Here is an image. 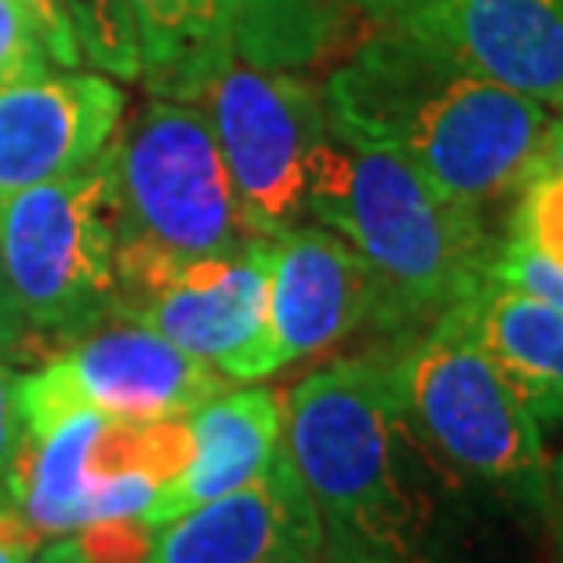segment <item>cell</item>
<instances>
[{
  "label": "cell",
  "instance_id": "cell-1",
  "mask_svg": "<svg viewBox=\"0 0 563 563\" xmlns=\"http://www.w3.org/2000/svg\"><path fill=\"white\" fill-rule=\"evenodd\" d=\"M328 131L418 172L443 197L487 208L517 194L549 106L386 30L353 47L320 88Z\"/></svg>",
  "mask_w": 563,
  "mask_h": 563
},
{
  "label": "cell",
  "instance_id": "cell-2",
  "mask_svg": "<svg viewBox=\"0 0 563 563\" xmlns=\"http://www.w3.org/2000/svg\"><path fill=\"white\" fill-rule=\"evenodd\" d=\"M284 451L323 534L415 563L443 465L404 411L397 353L345 356L298 382L284 397Z\"/></svg>",
  "mask_w": 563,
  "mask_h": 563
},
{
  "label": "cell",
  "instance_id": "cell-3",
  "mask_svg": "<svg viewBox=\"0 0 563 563\" xmlns=\"http://www.w3.org/2000/svg\"><path fill=\"white\" fill-rule=\"evenodd\" d=\"M309 219L339 233L375 284L371 320L389 331L433 323L490 284L501 241L484 211L443 197L389 153L323 139Z\"/></svg>",
  "mask_w": 563,
  "mask_h": 563
},
{
  "label": "cell",
  "instance_id": "cell-4",
  "mask_svg": "<svg viewBox=\"0 0 563 563\" xmlns=\"http://www.w3.org/2000/svg\"><path fill=\"white\" fill-rule=\"evenodd\" d=\"M397 378L418 440L443 470L498 490L517 506L549 509L542 422L481 342L470 298L397 350Z\"/></svg>",
  "mask_w": 563,
  "mask_h": 563
},
{
  "label": "cell",
  "instance_id": "cell-5",
  "mask_svg": "<svg viewBox=\"0 0 563 563\" xmlns=\"http://www.w3.org/2000/svg\"><path fill=\"white\" fill-rule=\"evenodd\" d=\"M117 269L236 255L244 230L225 161L197 102L153 95L110 142Z\"/></svg>",
  "mask_w": 563,
  "mask_h": 563
},
{
  "label": "cell",
  "instance_id": "cell-6",
  "mask_svg": "<svg viewBox=\"0 0 563 563\" xmlns=\"http://www.w3.org/2000/svg\"><path fill=\"white\" fill-rule=\"evenodd\" d=\"M11 295L33 334L80 339L110 320L117 295V194L110 146L84 172L0 200Z\"/></svg>",
  "mask_w": 563,
  "mask_h": 563
},
{
  "label": "cell",
  "instance_id": "cell-7",
  "mask_svg": "<svg viewBox=\"0 0 563 563\" xmlns=\"http://www.w3.org/2000/svg\"><path fill=\"white\" fill-rule=\"evenodd\" d=\"M230 172L251 236H284L309 219L317 153L328 139L320 91L298 69L230 58L194 99Z\"/></svg>",
  "mask_w": 563,
  "mask_h": 563
},
{
  "label": "cell",
  "instance_id": "cell-8",
  "mask_svg": "<svg viewBox=\"0 0 563 563\" xmlns=\"http://www.w3.org/2000/svg\"><path fill=\"white\" fill-rule=\"evenodd\" d=\"M222 389H230V378L211 364L142 323L117 320L110 328L99 323L44 367L19 375V411L26 437L37 440L80 411L124 422L186 418Z\"/></svg>",
  "mask_w": 563,
  "mask_h": 563
},
{
  "label": "cell",
  "instance_id": "cell-9",
  "mask_svg": "<svg viewBox=\"0 0 563 563\" xmlns=\"http://www.w3.org/2000/svg\"><path fill=\"white\" fill-rule=\"evenodd\" d=\"M266 236L236 255L117 269L113 320L157 331L230 382H255L266 334Z\"/></svg>",
  "mask_w": 563,
  "mask_h": 563
},
{
  "label": "cell",
  "instance_id": "cell-10",
  "mask_svg": "<svg viewBox=\"0 0 563 563\" xmlns=\"http://www.w3.org/2000/svg\"><path fill=\"white\" fill-rule=\"evenodd\" d=\"M375 30L397 33L490 80L563 110L560 0H350Z\"/></svg>",
  "mask_w": 563,
  "mask_h": 563
},
{
  "label": "cell",
  "instance_id": "cell-11",
  "mask_svg": "<svg viewBox=\"0 0 563 563\" xmlns=\"http://www.w3.org/2000/svg\"><path fill=\"white\" fill-rule=\"evenodd\" d=\"M266 334L258 345L255 382L350 339L375 309V284L364 262L323 225L266 236Z\"/></svg>",
  "mask_w": 563,
  "mask_h": 563
},
{
  "label": "cell",
  "instance_id": "cell-12",
  "mask_svg": "<svg viewBox=\"0 0 563 563\" xmlns=\"http://www.w3.org/2000/svg\"><path fill=\"white\" fill-rule=\"evenodd\" d=\"M323 553V520L280 451L251 484L150 527L142 563H309Z\"/></svg>",
  "mask_w": 563,
  "mask_h": 563
},
{
  "label": "cell",
  "instance_id": "cell-13",
  "mask_svg": "<svg viewBox=\"0 0 563 563\" xmlns=\"http://www.w3.org/2000/svg\"><path fill=\"white\" fill-rule=\"evenodd\" d=\"M121 117V84L102 74L47 69L0 88V200L84 172L113 142Z\"/></svg>",
  "mask_w": 563,
  "mask_h": 563
},
{
  "label": "cell",
  "instance_id": "cell-14",
  "mask_svg": "<svg viewBox=\"0 0 563 563\" xmlns=\"http://www.w3.org/2000/svg\"><path fill=\"white\" fill-rule=\"evenodd\" d=\"M186 429L189 462L157 487L142 512L146 527H161L266 473L284 440V393L251 382L222 389L186 415Z\"/></svg>",
  "mask_w": 563,
  "mask_h": 563
},
{
  "label": "cell",
  "instance_id": "cell-15",
  "mask_svg": "<svg viewBox=\"0 0 563 563\" xmlns=\"http://www.w3.org/2000/svg\"><path fill=\"white\" fill-rule=\"evenodd\" d=\"M473 328L487 353L523 393L538 422H563V313L487 284L470 298Z\"/></svg>",
  "mask_w": 563,
  "mask_h": 563
},
{
  "label": "cell",
  "instance_id": "cell-16",
  "mask_svg": "<svg viewBox=\"0 0 563 563\" xmlns=\"http://www.w3.org/2000/svg\"><path fill=\"white\" fill-rule=\"evenodd\" d=\"M139 77L153 95L194 102L236 55L214 0H128Z\"/></svg>",
  "mask_w": 563,
  "mask_h": 563
},
{
  "label": "cell",
  "instance_id": "cell-17",
  "mask_svg": "<svg viewBox=\"0 0 563 563\" xmlns=\"http://www.w3.org/2000/svg\"><path fill=\"white\" fill-rule=\"evenodd\" d=\"M236 58L258 69H302L328 52L334 11L323 0H214Z\"/></svg>",
  "mask_w": 563,
  "mask_h": 563
},
{
  "label": "cell",
  "instance_id": "cell-18",
  "mask_svg": "<svg viewBox=\"0 0 563 563\" xmlns=\"http://www.w3.org/2000/svg\"><path fill=\"white\" fill-rule=\"evenodd\" d=\"M80 55L95 69L121 80H139V41L128 0H66Z\"/></svg>",
  "mask_w": 563,
  "mask_h": 563
},
{
  "label": "cell",
  "instance_id": "cell-19",
  "mask_svg": "<svg viewBox=\"0 0 563 563\" xmlns=\"http://www.w3.org/2000/svg\"><path fill=\"white\" fill-rule=\"evenodd\" d=\"M509 241L563 266V175H531L517 186Z\"/></svg>",
  "mask_w": 563,
  "mask_h": 563
},
{
  "label": "cell",
  "instance_id": "cell-20",
  "mask_svg": "<svg viewBox=\"0 0 563 563\" xmlns=\"http://www.w3.org/2000/svg\"><path fill=\"white\" fill-rule=\"evenodd\" d=\"M52 69L44 33L22 0H0V88L44 77Z\"/></svg>",
  "mask_w": 563,
  "mask_h": 563
},
{
  "label": "cell",
  "instance_id": "cell-21",
  "mask_svg": "<svg viewBox=\"0 0 563 563\" xmlns=\"http://www.w3.org/2000/svg\"><path fill=\"white\" fill-rule=\"evenodd\" d=\"M490 284L527 295L534 302L553 306L563 313V266H553L549 258L534 255L531 247L509 241V236L501 241L495 266H490Z\"/></svg>",
  "mask_w": 563,
  "mask_h": 563
},
{
  "label": "cell",
  "instance_id": "cell-22",
  "mask_svg": "<svg viewBox=\"0 0 563 563\" xmlns=\"http://www.w3.org/2000/svg\"><path fill=\"white\" fill-rule=\"evenodd\" d=\"M26 440L19 411V371L0 364V527H19L15 517V465ZM22 531V527H19Z\"/></svg>",
  "mask_w": 563,
  "mask_h": 563
},
{
  "label": "cell",
  "instance_id": "cell-23",
  "mask_svg": "<svg viewBox=\"0 0 563 563\" xmlns=\"http://www.w3.org/2000/svg\"><path fill=\"white\" fill-rule=\"evenodd\" d=\"M22 8L37 19L52 63L63 66V69H77L84 63V55H80V44H77L74 19H69L66 0H22Z\"/></svg>",
  "mask_w": 563,
  "mask_h": 563
},
{
  "label": "cell",
  "instance_id": "cell-24",
  "mask_svg": "<svg viewBox=\"0 0 563 563\" xmlns=\"http://www.w3.org/2000/svg\"><path fill=\"white\" fill-rule=\"evenodd\" d=\"M531 175H563V110L549 113V124L542 131V139H538L534 157L527 164L523 178Z\"/></svg>",
  "mask_w": 563,
  "mask_h": 563
},
{
  "label": "cell",
  "instance_id": "cell-25",
  "mask_svg": "<svg viewBox=\"0 0 563 563\" xmlns=\"http://www.w3.org/2000/svg\"><path fill=\"white\" fill-rule=\"evenodd\" d=\"M26 563H95L88 545L80 542V534H55L44 538L41 545L30 549Z\"/></svg>",
  "mask_w": 563,
  "mask_h": 563
},
{
  "label": "cell",
  "instance_id": "cell-26",
  "mask_svg": "<svg viewBox=\"0 0 563 563\" xmlns=\"http://www.w3.org/2000/svg\"><path fill=\"white\" fill-rule=\"evenodd\" d=\"M320 563H400L378 549L353 542V538H342V534H323V553Z\"/></svg>",
  "mask_w": 563,
  "mask_h": 563
},
{
  "label": "cell",
  "instance_id": "cell-27",
  "mask_svg": "<svg viewBox=\"0 0 563 563\" xmlns=\"http://www.w3.org/2000/svg\"><path fill=\"white\" fill-rule=\"evenodd\" d=\"M33 339V331L26 328V320L4 317L0 313V364H11L26 353V345Z\"/></svg>",
  "mask_w": 563,
  "mask_h": 563
},
{
  "label": "cell",
  "instance_id": "cell-28",
  "mask_svg": "<svg viewBox=\"0 0 563 563\" xmlns=\"http://www.w3.org/2000/svg\"><path fill=\"white\" fill-rule=\"evenodd\" d=\"M545 517L553 520L560 560H563V454L549 459V509H545Z\"/></svg>",
  "mask_w": 563,
  "mask_h": 563
},
{
  "label": "cell",
  "instance_id": "cell-29",
  "mask_svg": "<svg viewBox=\"0 0 563 563\" xmlns=\"http://www.w3.org/2000/svg\"><path fill=\"white\" fill-rule=\"evenodd\" d=\"M0 313L22 320L19 306H15V295H11V284H8V269H4V244H0ZM26 328H30V323H26Z\"/></svg>",
  "mask_w": 563,
  "mask_h": 563
},
{
  "label": "cell",
  "instance_id": "cell-30",
  "mask_svg": "<svg viewBox=\"0 0 563 563\" xmlns=\"http://www.w3.org/2000/svg\"><path fill=\"white\" fill-rule=\"evenodd\" d=\"M309 563H320V560H309Z\"/></svg>",
  "mask_w": 563,
  "mask_h": 563
},
{
  "label": "cell",
  "instance_id": "cell-31",
  "mask_svg": "<svg viewBox=\"0 0 563 563\" xmlns=\"http://www.w3.org/2000/svg\"><path fill=\"white\" fill-rule=\"evenodd\" d=\"M560 8H563V0H560Z\"/></svg>",
  "mask_w": 563,
  "mask_h": 563
}]
</instances>
